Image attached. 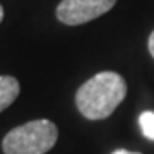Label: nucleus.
Listing matches in <instances>:
<instances>
[{
  "label": "nucleus",
  "mask_w": 154,
  "mask_h": 154,
  "mask_svg": "<svg viewBox=\"0 0 154 154\" xmlns=\"http://www.w3.org/2000/svg\"><path fill=\"white\" fill-rule=\"evenodd\" d=\"M127 96L125 79L106 70L93 75L75 93V106L88 120H105L118 108Z\"/></svg>",
  "instance_id": "f257e3e1"
},
{
  "label": "nucleus",
  "mask_w": 154,
  "mask_h": 154,
  "mask_svg": "<svg viewBox=\"0 0 154 154\" xmlns=\"http://www.w3.org/2000/svg\"><path fill=\"white\" fill-rule=\"evenodd\" d=\"M147 46H149V53H151V55H152V58H154V31L151 33V36H149Z\"/></svg>",
  "instance_id": "423d86ee"
},
{
  "label": "nucleus",
  "mask_w": 154,
  "mask_h": 154,
  "mask_svg": "<svg viewBox=\"0 0 154 154\" xmlns=\"http://www.w3.org/2000/svg\"><path fill=\"white\" fill-rule=\"evenodd\" d=\"M139 125H140L144 137L154 140V111H142L139 116Z\"/></svg>",
  "instance_id": "39448f33"
},
{
  "label": "nucleus",
  "mask_w": 154,
  "mask_h": 154,
  "mask_svg": "<svg viewBox=\"0 0 154 154\" xmlns=\"http://www.w3.org/2000/svg\"><path fill=\"white\" fill-rule=\"evenodd\" d=\"M2 19H4V7L0 5V22H2Z\"/></svg>",
  "instance_id": "6e6552de"
},
{
  "label": "nucleus",
  "mask_w": 154,
  "mask_h": 154,
  "mask_svg": "<svg viewBox=\"0 0 154 154\" xmlns=\"http://www.w3.org/2000/svg\"><path fill=\"white\" fill-rule=\"evenodd\" d=\"M21 86L19 81L12 75H0V113L7 110L19 96Z\"/></svg>",
  "instance_id": "20e7f679"
},
{
  "label": "nucleus",
  "mask_w": 154,
  "mask_h": 154,
  "mask_svg": "<svg viewBox=\"0 0 154 154\" xmlns=\"http://www.w3.org/2000/svg\"><path fill=\"white\" fill-rule=\"evenodd\" d=\"M116 0H62L57 7V19L67 26H79L98 19L111 11Z\"/></svg>",
  "instance_id": "7ed1b4c3"
},
{
  "label": "nucleus",
  "mask_w": 154,
  "mask_h": 154,
  "mask_svg": "<svg viewBox=\"0 0 154 154\" xmlns=\"http://www.w3.org/2000/svg\"><path fill=\"white\" fill-rule=\"evenodd\" d=\"M58 130L46 118L28 122L12 128L2 140L4 154H46L57 144Z\"/></svg>",
  "instance_id": "f03ea898"
},
{
  "label": "nucleus",
  "mask_w": 154,
  "mask_h": 154,
  "mask_svg": "<svg viewBox=\"0 0 154 154\" xmlns=\"http://www.w3.org/2000/svg\"><path fill=\"white\" fill-rule=\"evenodd\" d=\"M111 154H140V152H130V151H127V149H116V151H113Z\"/></svg>",
  "instance_id": "0eeeda50"
}]
</instances>
